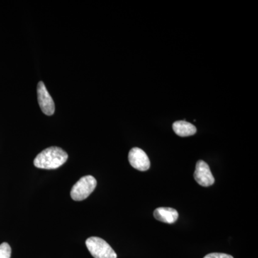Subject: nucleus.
Returning <instances> with one entry per match:
<instances>
[{
	"instance_id": "nucleus-1",
	"label": "nucleus",
	"mask_w": 258,
	"mask_h": 258,
	"mask_svg": "<svg viewBox=\"0 0 258 258\" xmlns=\"http://www.w3.org/2000/svg\"><path fill=\"white\" fill-rule=\"evenodd\" d=\"M69 155L60 147H51L40 152L34 160V165L39 169H55L63 165Z\"/></svg>"
},
{
	"instance_id": "nucleus-2",
	"label": "nucleus",
	"mask_w": 258,
	"mask_h": 258,
	"mask_svg": "<svg viewBox=\"0 0 258 258\" xmlns=\"http://www.w3.org/2000/svg\"><path fill=\"white\" fill-rule=\"evenodd\" d=\"M96 179L93 176H83L74 185L71 191V196L75 201L86 200L96 189Z\"/></svg>"
},
{
	"instance_id": "nucleus-3",
	"label": "nucleus",
	"mask_w": 258,
	"mask_h": 258,
	"mask_svg": "<svg viewBox=\"0 0 258 258\" xmlns=\"http://www.w3.org/2000/svg\"><path fill=\"white\" fill-rule=\"evenodd\" d=\"M86 244L94 258H117L116 253L110 244L100 237H89L86 240Z\"/></svg>"
},
{
	"instance_id": "nucleus-4",
	"label": "nucleus",
	"mask_w": 258,
	"mask_h": 258,
	"mask_svg": "<svg viewBox=\"0 0 258 258\" xmlns=\"http://www.w3.org/2000/svg\"><path fill=\"white\" fill-rule=\"evenodd\" d=\"M37 100L42 111L47 115H53L55 113V103L42 81L37 84Z\"/></svg>"
},
{
	"instance_id": "nucleus-5",
	"label": "nucleus",
	"mask_w": 258,
	"mask_h": 258,
	"mask_svg": "<svg viewBox=\"0 0 258 258\" xmlns=\"http://www.w3.org/2000/svg\"><path fill=\"white\" fill-rule=\"evenodd\" d=\"M128 161L131 165L139 171H147L150 168L149 157L140 148L134 147L131 149L128 153Z\"/></svg>"
},
{
	"instance_id": "nucleus-6",
	"label": "nucleus",
	"mask_w": 258,
	"mask_h": 258,
	"mask_svg": "<svg viewBox=\"0 0 258 258\" xmlns=\"http://www.w3.org/2000/svg\"><path fill=\"white\" fill-rule=\"evenodd\" d=\"M194 177L199 184L205 187L211 186L215 181L210 166L203 160H200L197 162Z\"/></svg>"
},
{
	"instance_id": "nucleus-7",
	"label": "nucleus",
	"mask_w": 258,
	"mask_h": 258,
	"mask_svg": "<svg viewBox=\"0 0 258 258\" xmlns=\"http://www.w3.org/2000/svg\"><path fill=\"white\" fill-rule=\"evenodd\" d=\"M156 220L164 223L173 224L177 220L179 214L174 209L170 208H159L154 212Z\"/></svg>"
},
{
	"instance_id": "nucleus-8",
	"label": "nucleus",
	"mask_w": 258,
	"mask_h": 258,
	"mask_svg": "<svg viewBox=\"0 0 258 258\" xmlns=\"http://www.w3.org/2000/svg\"><path fill=\"white\" fill-rule=\"evenodd\" d=\"M173 130L176 135L181 137H186L196 134L197 128L189 122L178 120L173 123Z\"/></svg>"
},
{
	"instance_id": "nucleus-9",
	"label": "nucleus",
	"mask_w": 258,
	"mask_h": 258,
	"mask_svg": "<svg viewBox=\"0 0 258 258\" xmlns=\"http://www.w3.org/2000/svg\"><path fill=\"white\" fill-rule=\"evenodd\" d=\"M12 249L10 244L3 242L0 244V258H10Z\"/></svg>"
},
{
	"instance_id": "nucleus-10",
	"label": "nucleus",
	"mask_w": 258,
	"mask_h": 258,
	"mask_svg": "<svg viewBox=\"0 0 258 258\" xmlns=\"http://www.w3.org/2000/svg\"><path fill=\"white\" fill-rule=\"evenodd\" d=\"M204 258H234L230 254L225 253H218V252H214V253H210L207 254Z\"/></svg>"
}]
</instances>
